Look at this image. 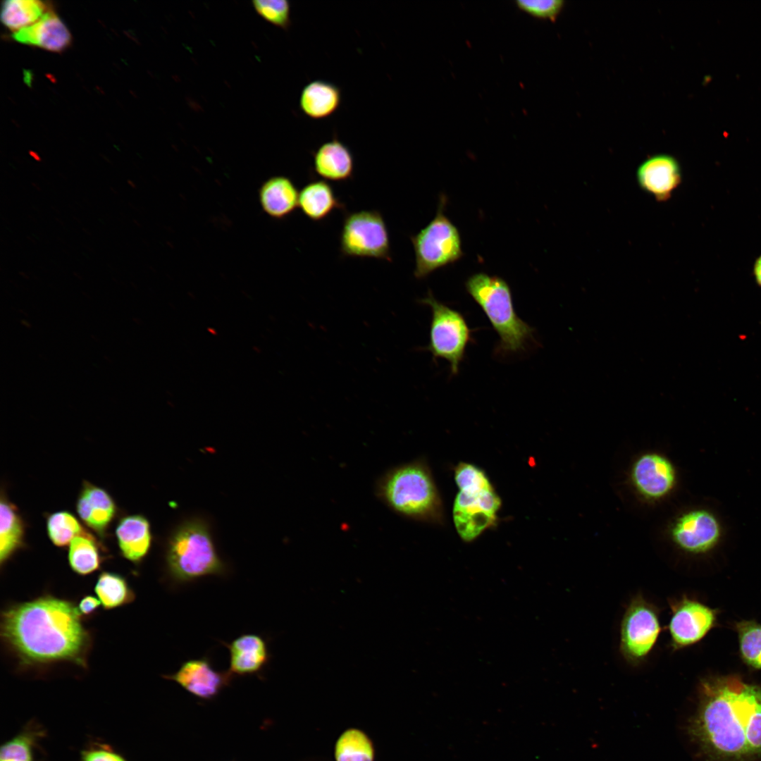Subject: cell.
<instances>
[{"instance_id": "32", "label": "cell", "mask_w": 761, "mask_h": 761, "mask_svg": "<svg viewBox=\"0 0 761 761\" xmlns=\"http://www.w3.org/2000/svg\"><path fill=\"white\" fill-rule=\"evenodd\" d=\"M256 13L266 21L284 30L291 25L290 4L285 0H256L252 1Z\"/></svg>"}, {"instance_id": "31", "label": "cell", "mask_w": 761, "mask_h": 761, "mask_svg": "<svg viewBox=\"0 0 761 761\" xmlns=\"http://www.w3.org/2000/svg\"><path fill=\"white\" fill-rule=\"evenodd\" d=\"M736 629L743 660L749 666L761 669V625L743 621L737 624Z\"/></svg>"}, {"instance_id": "35", "label": "cell", "mask_w": 761, "mask_h": 761, "mask_svg": "<svg viewBox=\"0 0 761 761\" xmlns=\"http://www.w3.org/2000/svg\"><path fill=\"white\" fill-rule=\"evenodd\" d=\"M100 605L101 602L96 597L86 595L80 600L78 610L82 617L88 616L94 613Z\"/></svg>"}, {"instance_id": "11", "label": "cell", "mask_w": 761, "mask_h": 761, "mask_svg": "<svg viewBox=\"0 0 761 761\" xmlns=\"http://www.w3.org/2000/svg\"><path fill=\"white\" fill-rule=\"evenodd\" d=\"M670 648L676 651L700 641L713 626L715 611L687 597L669 602Z\"/></svg>"}, {"instance_id": "7", "label": "cell", "mask_w": 761, "mask_h": 761, "mask_svg": "<svg viewBox=\"0 0 761 761\" xmlns=\"http://www.w3.org/2000/svg\"><path fill=\"white\" fill-rule=\"evenodd\" d=\"M419 302L430 307L432 313L429 342L426 349L431 353L434 361L447 360L452 374L457 375L466 349L472 342L473 330L459 311L438 301L431 291Z\"/></svg>"}, {"instance_id": "4", "label": "cell", "mask_w": 761, "mask_h": 761, "mask_svg": "<svg viewBox=\"0 0 761 761\" xmlns=\"http://www.w3.org/2000/svg\"><path fill=\"white\" fill-rule=\"evenodd\" d=\"M375 495L394 513L406 518L429 521L436 515L438 497L427 466L414 461L385 471L376 481Z\"/></svg>"}, {"instance_id": "29", "label": "cell", "mask_w": 761, "mask_h": 761, "mask_svg": "<svg viewBox=\"0 0 761 761\" xmlns=\"http://www.w3.org/2000/svg\"><path fill=\"white\" fill-rule=\"evenodd\" d=\"M46 528L51 543L59 547L69 545L75 537L93 535L72 513L63 510L49 514L46 519Z\"/></svg>"}, {"instance_id": "2", "label": "cell", "mask_w": 761, "mask_h": 761, "mask_svg": "<svg viewBox=\"0 0 761 761\" xmlns=\"http://www.w3.org/2000/svg\"><path fill=\"white\" fill-rule=\"evenodd\" d=\"M72 602L45 595L2 613L1 635L24 664L70 662L87 665L90 636Z\"/></svg>"}, {"instance_id": "22", "label": "cell", "mask_w": 761, "mask_h": 761, "mask_svg": "<svg viewBox=\"0 0 761 761\" xmlns=\"http://www.w3.org/2000/svg\"><path fill=\"white\" fill-rule=\"evenodd\" d=\"M341 102V89L323 80H314L307 83L302 89L299 99L301 111L313 120L331 116L338 110Z\"/></svg>"}, {"instance_id": "5", "label": "cell", "mask_w": 761, "mask_h": 761, "mask_svg": "<svg viewBox=\"0 0 761 761\" xmlns=\"http://www.w3.org/2000/svg\"><path fill=\"white\" fill-rule=\"evenodd\" d=\"M165 561L171 579L179 584L224 574L226 571L208 526L197 519L185 521L173 531L168 540Z\"/></svg>"}, {"instance_id": "13", "label": "cell", "mask_w": 761, "mask_h": 761, "mask_svg": "<svg viewBox=\"0 0 761 761\" xmlns=\"http://www.w3.org/2000/svg\"><path fill=\"white\" fill-rule=\"evenodd\" d=\"M630 476L638 495L649 501L665 497L676 484V471L673 463L658 452H645L637 457L631 466Z\"/></svg>"}, {"instance_id": "28", "label": "cell", "mask_w": 761, "mask_h": 761, "mask_svg": "<svg viewBox=\"0 0 761 761\" xmlns=\"http://www.w3.org/2000/svg\"><path fill=\"white\" fill-rule=\"evenodd\" d=\"M44 2L37 0H8L2 3L1 20L10 30L17 31L29 26L46 13Z\"/></svg>"}, {"instance_id": "15", "label": "cell", "mask_w": 761, "mask_h": 761, "mask_svg": "<svg viewBox=\"0 0 761 761\" xmlns=\"http://www.w3.org/2000/svg\"><path fill=\"white\" fill-rule=\"evenodd\" d=\"M231 676L228 671H216L209 659L202 657L185 661L175 673L163 677L199 698L209 700L229 684Z\"/></svg>"}, {"instance_id": "37", "label": "cell", "mask_w": 761, "mask_h": 761, "mask_svg": "<svg viewBox=\"0 0 761 761\" xmlns=\"http://www.w3.org/2000/svg\"><path fill=\"white\" fill-rule=\"evenodd\" d=\"M128 183L130 187H135V185L132 183V182L131 180H128Z\"/></svg>"}, {"instance_id": "33", "label": "cell", "mask_w": 761, "mask_h": 761, "mask_svg": "<svg viewBox=\"0 0 761 761\" xmlns=\"http://www.w3.org/2000/svg\"><path fill=\"white\" fill-rule=\"evenodd\" d=\"M562 0H520L516 6L529 15L541 19L555 20L564 7Z\"/></svg>"}, {"instance_id": "36", "label": "cell", "mask_w": 761, "mask_h": 761, "mask_svg": "<svg viewBox=\"0 0 761 761\" xmlns=\"http://www.w3.org/2000/svg\"><path fill=\"white\" fill-rule=\"evenodd\" d=\"M753 273L755 282L761 287V254L755 261Z\"/></svg>"}, {"instance_id": "17", "label": "cell", "mask_w": 761, "mask_h": 761, "mask_svg": "<svg viewBox=\"0 0 761 761\" xmlns=\"http://www.w3.org/2000/svg\"><path fill=\"white\" fill-rule=\"evenodd\" d=\"M12 38L24 44L36 46L58 52L71 42V35L61 18L54 12H47L35 23L12 34Z\"/></svg>"}, {"instance_id": "24", "label": "cell", "mask_w": 761, "mask_h": 761, "mask_svg": "<svg viewBox=\"0 0 761 761\" xmlns=\"http://www.w3.org/2000/svg\"><path fill=\"white\" fill-rule=\"evenodd\" d=\"M0 564L3 566L24 546L25 525L17 507L1 492L0 501Z\"/></svg>"}, {"instance_id": "30", "label": "cell", "mask_w": 761, "mask_h": 761, "mask_svg": "<svg viewBox=\"0 0 761 761\" xmlns=\"http://www.w3.org/2000/svg\"><path fill=\"white\" fill-rule=\"evenodd\" d=\"M335 758L337 761H373L371 743L363 732L349 729L337 742Z\"/></svg>"}, {"instance_id": "27", "label": "cell", "mask_w": 761, "mask_h": 761, "mask_svg": "<svg viewBox=\"0 0 761 761\" xmlns=\"http://www.w3.org/2000/svg\"><path fill=\"white\" fill-rule=\"evenodd\" d=\"M95 593L106 610L114 609L132 602L135 598L126 579L113 572L104 571L97 578Z\"/></svg>"}, {"instance_id": "10", "label": "cell", "mask_w": 761, "mask_h": 761, "mask_svg": "<svg viewBox=\"0 0 761 761\" xmlns=\"http://www.w3.org/2000/svg\"><path fill=\"white\" fill-rule=\"evenodd\" d=\"M501 505L492 485L460 490L453 507V519L458 534L471 541L494 524Z\"/></svg>"}, {"instance_id": "6", "label": "cell", "mask_w": 761, "mask_h": 761, "mask_svg": "<svg viewBox=\"0 0 761 761\" xmlns=\"http://www.w3.org/2000/svg\"><path fill=\"white\" fill-rule=\"evenodd\" d=\"M446 204L447 197L442 194L435 217L410 236L415 256L414 276L417 279H423L464 256L460 233L445 214Z\"/></svg>"}, {"instance_id": "26", "label": "cell", "mask_w": 761, "mask_h": 761, "mask_svg": "<svg viewBox=\"0 0 761 761\" xmlns=\"http://www.w3.org/2000/svg\"><path fill=\"white\" fill-rule=\"evenodd\" d=\"M106 548L92 535L75 537L69 544L68 562L72 570L82 576L98 570L106 558Z\"/></svg>"}, {"instance_id": "23", "label": "cell", "mask_w": 761, "mask_h": 761, "mask_svg": "<svg viewBox=\"0 0 761 761\" xmlns=\"http://www.w3.org/2000/svg\"><path fill=\"white\" fill-rule=\"evenodd\" d=\"M344 207L326 180H311L299 191V208L312 221H323L335 209H344Z\"/></svg>"}, {"instance_id": "3", "label": "cell", "mask_w": 761, "mask_h": 761, "mask_svg": "<svg viewBox=\"0 0 761 761\" xmlns=\"http://www.w3.org/2000/svg\"><path fill=\"white\" fill-rule=\"evenodd\" d=\"M465 287L500 338L497 352L507 354L526 349L533 340L534 329L517 315L506 280L480 272L468 278Z\"/></svg>"}, {"instance_id": "16", "label": "cell", "mask_w": 761, "mask_h": 761, "mask_svg": "<svg viewBox=\"0 0 761 761\" xmlns=\"http://www.w3.org/2000/svg\"><path fill=\"white\" fill-rule=\"evenodd\" d=\"M76 511L84 524L104 538L117 514V506L106 490L85 481L76 501Z\"/></svg>"}, {"instance_id": "21", "label": "cell", "mask_w": 761, "mask_h": 761, "mask_svg": "<svg viewBox=\"0 0 761 761\" xmlns=\"http://www.w3.org/2000/svg\"><path fill=\"white\" fill-rule=\"evenodd\" d=\"M225 645L230 652L228 672L231 674H256L264 668L269 659L266 643L257 634H243Z\"/></svg>"}, {"instance_id": "20", "label": "cell", "mask_w": 761, "mask_h": 761, "mask_svg": "<svg viewBox=\"0 0 761 761\" xmlns=\"http://www.w3.org/2000/svg\"><path fill=\"white\" fill-rule=\"evenodd\" d=\"M299 194L293 181L285 175L269 178L261 185L259 199L264 211L270 217L282 220L299 207Z\"/></svg>"}, {"instance_id": "14", "label": "cell", "mask_w": 761, "mask_h": 761, "mask_svg": "<svg viewBox=\"0 0 761 761\" xmlns=\"http://www.w3.org/2000/svg\"><path fill=\"white\" fill-rule=\"evenodd\" d=\"M636 180L640 188L657 202H666L682 180L678 160L668 154H657L645 159L638 167Z\"/></svg>"}, {"instance_id": "9", "label": "cell", "mask_w": 761, "mask_h": 761, "mask_svg": "<svg viewBox=\"0 0 761 761\" xmlns=\"http://www.w3.org/2000/svg\"><path fill=\"white\" fill-rule=\"evenodd\" d=\"M658 609L643 596H634L623 614L619 651L631 665L642 664L655 648L662 632Z\"/></svg>"}, {"instance_id": "8", "label": "cell", "mask_w": 761, "mask_h": 761, "mask_svg": "<svg viewBox=\"0 0 761 761\" xmlns=\"http://www.w3.org/2000/svg\"><path fill=\"white\" fill-rule=\"evenodd\" d=\"M339 240L340 252L343 256L392 261L388 226L378 210L346 213Z\"/></svg>"}, {"instance_id": "1", "label": "cell", "mask_w": 761, "mask_h": 761, "mask_svg": "<svg viewBox=\"0 0 761 761\" xmlns=\"http://www.w3.org/2000/svg\"><path fill=\"white\" fill-rule=\"evenodd\" d=\"M698 690L688 731L703 755L714 761L761 758V688L729 675L705 678Z\"/></svg>"}, {"instance_id": "12", "label": "cell", "mask_w": 761, "mask_h": 761, "mask_svg": "<svg viewBox=\"0 0 761 761\" xmlns=\"http://www.w3.org/2000/svg\"><path fill=\"white\" fill-rule=\"evenodd\" d=\"M722 528L717 517L706 509H694L681 514L672 524L670 536L681 550L694 555L712 550L719 543Z\"/></svg>"}, {"instance_id": "19", "label": "cell", "mask_w": 761, "mask_h": 761, "mask_svg": "<svg viewBox=\"0 0 761 761\" xmlns=\"http://www.w3.org/2000/svg\"><path fill=\"white\" fill-rule=\"evenodd\" d=\"M122 556L134 564H140L147 555L152 543L151 526L142 514L122 517L115 530Z\"/></svg>"}, {"instance_id": "18", "label": "cell", "mask_w": 761, "mask_h": 761, "mask_svg": "<svg viewBox=\"0 0 761 761\" xmlns=\"http://www.w3.org/2000/svg\"><path fill=\"white\" fill-rule=\"evenodd\" d=\"M312 156L314 171L324 180L345 182L353 177V154L337 136L322 143Z\"/></svg>"}, {"instance_id": "34", "label": "cell", "mask_w": 761, "mask_h": 761, "mask_svg": "<svg viewBox=\"0 0 761 761\" xmlns=\"http://www.w3.org/2000/svg\"><path fill=\"white\" fill-rule=\"evenodd\" d=\"M80 761H128L111 745L90 741L80 750Z\"/></svg>"}, {"instance_id": "25", "label": "cell", "mask_w": 761, "mask_h": 761, "mask_svg": "<svg viewBox=\"0 0 761 761\" xmlns=\"http://www.w3.org/2000/svg\"><path fill=\"white\" fill-rule=\"evenodd\" d=\"M46 729L35 719L27 722L14 736L0 747V761H37L35 752L47 736Z\"/></svg>"}]
</instances>
